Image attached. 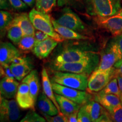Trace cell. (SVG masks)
<instances>
[{
  "label": "cell",
  "mask_w": 122,
  "mask_h": 122,
  "mask_svg": "<svg viewBox=\"0 0 122 122\" xmlns=\"http://www.w3.org/2000/svg\"><path fill=\"white\" fill-rule=\"evenodd\" d=\"M100 60V54L86 42L72 44L64 46L54 55L50 63H62L70 62Z\"/></svg>",
  "instance_id": "cell-1"
},
{
  "label": "cell",
  "mask_w": 122,
  "mask_h": 122,
  "mask_svg": "<svg viewBox=\"0 0 122 122\" xmlns=\"http://www.w3.org/2000/svg\"><path fill=\"white\" fill-rule=\"evenodd\" d=\"M50 71V79L51 83L81 91H85L87 89L89 77L87 75L52 70Z\"/></svg>",
  "instance_id": "cell-2"
},
{
  "label": "cell",
  "mask_w": 122,
  "mask_h": 122,
  "mask_svg": "<svg viewBox=\"0 0 122 122\" xmlns=\"http://www.w3.org/2000/svg\"><path fill=\"white\" fill-rule=\"evenodd\" d=\"M29 17L35 29L44 32L58 42H62L65 40V39L55 30L52 20L48 14L33 9L29 13Z\"/></svg>",
  "instance_id": "cell-3"
},
{
  "label": "cell",
  "mask_w": 122,
  "mask_h": 122,
  "mask_svg": "<svg viewBox=\"0 0 122 122\" xmlns=\"http://www.w3.org/2000/svg\"><path fill=\"white\" fill-rule=\"evenodd\" d=\"M100 60L70 62L62 63H49V68L52 71L69 72L90 76L98 67Z\"/></svg>",
  "instance_id": "cell-4"
},
{
  "label": "cell",
  "mask_w": 122,
  "mask_h": 122,
  "mask_svg": "<svg viewBox=\"0 0 122 122\" xmlns=\"http://www.w3.org/2000/svg\"><path fill=\"white\" fill-rule=\"evenodd\" d=\"M122 9L121 0H88V11L100 17L110 16Z\"/></svg>",
  "instance_id": "cell-5"
},
{
  "label": "cell",
  "mask_w": 122,
  "mask_h": 122,
  "mask_svg": "<svg viewBox=\"0 0 122 122\" xmlns=\"http://www.w3.org/2000/svg\"><path fill=\"white\" fill-rule=\"evenodd\" d=\"M115 68L113 67L108 70H94L88 79V91L92 93H98L101 91L111 79L117 76Z\"/></svg>",
  "instance_id": "cell-6"
},
{
  "label": "cell",
  "mask_w": 122,
  "mask_h": 122,
  "mask_svg": "<svg viewBox=\"0 0 122 122\" xmlns=\"http://www.w3.org/2000/svg\"><path fill=\"white\" fill-rule=\"evenodd\" d=\"M121 59L115 38L109 42L100 54V61L97 69L108 70L113 68Z\"/></svg>",
  "instance_id": "cell-7"
},
{
  "label": "cell",
  "mask_w": 122,
  "mask_h": 122,
  "mask_svg": "<svg viewBox=\"0 0 122 122\" xmlns=\"http://www.w3.org/2000/svg\"><path fill=\"white\" fill-rule=\"evenodd\" d=\"M21 117L20 106L14 99L0 98V122H19Z\"/></svg>",
  "instance_id": "cell-8"
},
{
  "label": "cell",
  "mask_w": 122,
  "mask_h": 122,
  "mask_svg": "<svg viewBox=\"0 0 122 122\" xmlns=\"http://www.w3.org/2000/svg\"><path fill=\"white\" fill-rule=\"evenodd\" d=\"M52 87L55 93L63 96L81 106L92 100V96L84 91L74 89L54 83H52Z\"/></svg>",
  "instance_id": "cell-9"
},
{
  "label": "cell",
  "mask_w": 122,
  "mask_h": 122,
  "mask_svg": "<svg viewBox=\"0 0 122 122\" xmlns=\"http://www.w3.org/2000/svg\"><path fill=\"white\" fill-rule=\"evenodd\" d=\"M55 21L61 25L71 29L79 33L84 31L86 29L84 23L77 14L68 7L64 9L61 16Z\"/></svg>",
  "instance_id": "cell-10"
},
{
  "label": "cell",
  "mask_w": 122,
  "mask_h": 122,
  "mask_svg": "<svg viewBox=\"0 0 122 122\" xmlns=\"http://www.w3.org/2000/svg\"><path fill=\"white\" fill-rule=\"evenodd\" d=\"M97 23L100 27L110 32L114 36L122 33V9L115 15L106 17L97 16Z\"/></svg>",
  "instance_id": "cell-11"
},
{
  "label": "cell",
  "mask_w": 122,
  "mask_h": 122,
  "mask_svg": "<svg viewBox=\"0 0 122 122\" xmlns=\"http://www.w3.org/2000/svg\"><path fill=\"white\" fill-rule=\"evenodd\" d=\"M16 100L20 107L23 109H30L34 111L35 101L30 94V88L27 84L22 83L19 85Z\"/></svg>",
  "instance_id": "cell-12"
},
{
  "label": "cell",
  "mask_w": 122,
  "mask_h": 122,
  "mask_svg": "<svg viewBox=\"0 0 122 122\" xmlns=\"http://www.w3.org/2000/svg\"><path fill=\"white\" fill-rule=\"evenodd\" d=\"M57 41L49 37L45 40L36 42L32 52L38 58L43 59L48 57L58 45Z\"/></svg>",
  "instance_id": "cell-13"
},
{
  "label": "cell",
  "mask_w": 122,
  "mask_h": 122,
  "mask_svg": "<svg viewBox=\"0 0 122 122\" xmlns=\"http://www.w3.org/2000/svg\"><path fill=\"white\" fill-rule=\"evenodd\" d=\"M18 56H20V53L14 45L10 42H1L0 45L1 66L10 65L13 59Z\"/></svg>",
  "instance_id": "cell-14"
},
{
  "label": "cell",
  "mask_w": 122,
  "mask_h": 122,
  "mask_svg": "<svg viewBox=\"0 0 122 122\" xmlns=\"http://www.w3.org/2000/svg\"><path fill=\"white\" fill-rule=\"evenodd\" d=\"M19 85L15 79L6 76L2 77L0 82L1 96L7 99H13L16 96Z\"/></svg>",
  "instance_id": "cell-15"
},
{
  "label": "cell",
  "mask_w": 122,
  "mask_h": 122,
  "mask_svg": "<svg viewBox=\"0 0 122 122\" xmlns=\"http://www.w3.org/2000/svg\"><path fill=\"white\" fill-rule=\"evenodd\" d=\"M37 105L42 114L55 116L60 113L53 102L46 95L44 92L40 93L38 96Z\"/></svg>",
  "instance_id": "cell-16"
},
{
  "label": "cell",
  "mask_w": 122,
  "mask_h": 122,
  "mask_svg": "<svg viewBox=\"0 0 122 122\" xmlns=\"http://www.w3.org/2000/svg\"><path fill=\"white\" fill-rule=\"evenodd\" d=\"M94 100L98 102L109 112H110L115 107L122 104L121 98L112 94H101L97 93Z\"/></svg>",
  "instance_id": "cell-17"
},
{
  "label": "cell",
  "mask_w": 122,
  "mask_h": 122,
  "mask_svg": "<svg viewBox=\"0 0 122 122\" xmlns=\"http://www.w3.org/2000/svg\"><path fill=\"white\" fill-rule=\"evenodd\" d=\"M11 24L18 25L23 30L24 36H35V28L33 25L27 13H20L16 14Z\"/></svg>",
  "instance_id": "cell-18"
},
{
  "label": "cell",
  "mask_w": 122,
  "mask_h": 122,
  "mask_svg": "<svg viewBox=\"0 0 122 122\" xmlns=\"http://www.w3.org/2000/svg\"><path fill=\"white\" fill-rule=\"evenodd\" d=\"M55 96L60 107L61 112L64 115L67 117L71 114L79 112L81 107L80 105L60 94L55 93Z\"/></svg>",
  "instance_id": "cell-19"
},
{
  "label": "cell",
  "mask_w": 122,
  "mask_h": 122,
  "mask_svg": "<svg viewBox=\"0 0 122 122\" xmlns=\"http://www.w3.org/2000/svg\"><path fill=\"white\" fill-rule=\"evenodd\" d=\"M22 83L28 85L30 91L35 102L37 101L40 91V82L37 70H33L22 80Z\"/></svg>",
  "instance_id": "cell-20"
},
{
  "label": "cell",
  "mask_w": 122,
  "mask_h": 122,
  "mask_svg": "<svg viewBox=\"0 0 122 122\" xmlns=\"http://www.w3.org/2000/svg\"><path fill=\"white\" fill-rule=\"evenodd\" d=\"M52 23L54 30L62 36L64 39L68 40H85L89 39V37L81 33L75 31L67 27L61 25L57 23L55 20H52Z\"/></svg>",
  "instance_id": "cell-21"
},
{
  "label": "cell",
  "mask_w": 122,
  "mask_h": 122,
  "mask_svg": "<svg viewBox=\"0 0 122 122\" xmlns=\"http://www.w3.org/2000/svg\"><path fill=\"white\" fill-rule=\"evenodd\" d=\"M81 107L89 115L92 122L97 119L107 111L98 102L96 101L95 100L89 101Z\"/></svg>",
  "instance_id": "cell-22"
},
{
  "label": "cell",
  "mask_w": 122,
  "mask_h": 122,
  "mask_svg": "<svg viewBox=\"0 0 122 122\" xmlns=\"http://www.w3.org/2000/svg\"><path fill=\"white\" fill-rule=\"evenodd\" d=\"M41 80H42V85L43 92L53 102L54 105L57 107L59 111L61 112L60 107L58 103L57 102V101L56 98L55 93H54L52 87V83H51L50 79L49 76V75L47 72L45 68H43L41 71Z\"/></svg>",
  "instance_id": "cell-23"
},
{
  "label": "cell",
  "mask_w": 122,
  "mask_h": 122,
  "mask_svg": "<svg viewBox=\"0 0 122 122\" xmlns=\"http://www.w3.org/2000/svg\"><path fill=\"white\" fill-rule=\"evenodd\" d=\"M10 68L14 75L16 80L21 81L32 71L33 66L30 62L24 63L10 64Z\"/></svg>",
  "instance_id": "cell-24"
},
{
  "label": "cell",
  "mask_w": 122,
  "mask_h": 122,
  "mask_svg": "<svg viewBox=\"0 0 122 122\" xmlns=\"http://www.w3.org/2000/svg\"><path fill=\"white\" fill-rule=\"evenodd\" d=\"M7 37L14 44H18L24 36L23 30L20 27L15 24H11L7 29Z\"/></svg>",
  "instance_id": "cell-25"
},
{
  "label": "cell",
  "mask_w": 122,
  "mask_h": 122,
  "mask_svg": "<svg viewBox=\"0 0 122 122\" xmlns=\"http://www.w3.org/2000/svg\"><path fill=\"white\" fill-rule=\"evenodd\" d=\"M14 18L9 12L4 10L0 11V30L1 36L4 35L7 29L10 26Z\"/></svg>",
  "instance_id": "cell-26"
},
{
  "label": "cell",
  "mask_w": 122,
  "mask_h": 122,
  "mask_svg": "<svg viewBox=\"0 0 122 122\" xmlns=\"http://www.w3.org/2000/svg\"><path fill=\"white\" fill-rule=\"evenodd\" d=\"M57 5V0H36V8L38 11L45 14L50 13Z\"/></svg>",
  "instance_id": "cell-27"
},
{
  "label": "cell",
  "mask_w": 122,
  "mask_h": 122,
  "mask_svg": "<svg viewBox=\"0 0 122 122\" xmlns=\"http://www.w3.org/2000/svg\"><path fill=\"white\" fill-rule=\"evenodd\" d=\"M100 93L101 94H112L118 96L120 98H122L120 91L119 88L118 79L117 76L114 77L110 81L109 83L103 89L100 91Z\"/></svg>",
  "instance_id": "cell-28"
},
{
  "label": "cell",
  "mask_w": 122,
  "mask_h": 122,
  "mask_svg": "<svg viewBox=\"0 0 122 122\" xmlns=\"http://www.w3.org/2000/svg\"><path fill=\"white\" fill-rule=\"evenodd\" d=\"M36 41L35 36H24L18 44V48L23 51L32 50Z\"/></svg>",
  "instance_id": "cell-29"
},
{
  "label": "cell",
  "mask_w": 122,
  "mask_h": 122,
  "mask_svg": "<svg viewBox=\"0 0 122 122\" xmlns=\"http://www.w3.org/2000/svg\"><path fill=\"white\" fill-rule=\"evenodd\" d=\"M43 117L48 122H69L67 117L62 112L55 116H49L46 114H43Z\"/></svg>",
  "instance_id": "cell-30"
},
{
  "label": "cell",
  "mask_w": 122,
  "mask_h": 122,
  "mask_svg": "<svg viewBox=\"0 0 122 122\" xmlns=\"http://www.w3.org/2000/svg\"><path fill=\"white\" fill-rule=\"evenodd\" d=\"M114 122H122V103L109 112Z\"/></svg>",
  "instance_id": "cell-31"
},
{
  "label": "cell",
  "mask_w": 122,
  "mask_h": 122,
  "mask_svg": "<svg viewBox=\"0 0 122 122\" xmlns=\"http://www.w3.org/2000/svg\"><path fill=\"white\" fill-rule=\"evenodd\" d=\"M77 118L78 122H93L91 117L81 106L77 113Z\"/></svg>",
  "instance_id": "cell-32"
},
{
  "label": "cell",
  "mask_w": 122,
  "mask_h": 122,
  "mask_svg": "<svg viewBox=\"0 0 122 122\" xmlns=\"http://www.w3.org/2000/svg\"><path fill=\"white\" fill-rule=\"evenodd\" d=\"M1 77L2 76V77L6 76L9 78L16 80V78H15L14 75L12 72L9 65L1 66Z\"/></svg>",
  "instance_id": "cell-33"
},
{
  "label": "cell",
  "mask_w": 122,
  "mask_h": 122,
  "mask_svg": "<svg viewBox=\"0 0 122 122\" xmlns=\"http://www.w3.org/2000/svg\"><path fill=\"white\" fill-rule=\"evenodd\" d=\"M11 6L15 10H22L27 8V5L22 0H9Z\"/></svg>",
  "instance_id": "cell-34"
},
{
  "label": "cell",
  "mask_w": 122,
  "mask_h": 122,
  "mask_svg": "<svg viewBox=\"0 0 122 122\" xmlns=\"http://www.w3.org/2000/svg\"><path fill=\"white\" fill-rule=\"evenodd\" d=\"M114 38H115V41L117 42V45H118L120 57H121V59H120L119 62H118V63L114 66V67L115 68H118L122 64V33L118 35V36H115Z\"/></svg>",
  "instance_id": "cell-35"
},
{
  "label": "cell",
  "mask_w": 122,
  "mask_h": 122,
  "mask_svg": "<svg viewBox=\"0 0 122 122\" xmlns=\"http://www.w3.org/2000/svg\"><path fill=\"white\" fill-rule=\"evenodd\" d=\"M30 122H48L44 117L40 116L33 110L28 112Z\"/></svg>",
  "instance_id": "cell-36"
},
{
  "label": "cell",
  "mask_w": 122,
  "mask_h": 122,
  "mask_svg": "<svg viewBox=\"0 0 122 122\" xmlns=\"http://www.w3.org/2000/svg\"><path fill=\"white\" fill-rule=\"evenodd\" d=\"M35 39H36V42H37L45 40L48 39V38H49L50 37L48 34L44 33V32L37 30L35 32Z\"/></svg>",
  "instance_id": "cell-37"
},
{
  "label": "cell",
  "mask_w": 122,
  "mask_h": 122,
  "mask_svg": "<svg viewBox=\"0 0 122 122\" xmlns=\"http://www.w3.org/2000/svg\"><path fill=\"white\" fill-rule=\"evenodd\" d=\"M93 122H114L113 120L111 118V116L110 115L107 111H106L104 114H102L100 117L94 120Z\"/></svg>",
  "instance_id": "cell-38"
},
{
  "label": "cell",
  "mask_w": 122,
  "mask_h": 122,
  "mask_svg": "<svg viewBox=\"0 0 122 122\" xmlns=\"http://www.w3.org/2000/svg\"><path fill=\"white\" fill-rule=\"evenodd\" d=\"M30 61V59L28 58H25L22 57V56H18V57H15L12 61L11 64H19V63H26Z\"/></svg>",
  "instance_id": "cell-39"
},
{
  "label": "cell",
  "mask_w": 122,
  "mask_h": 122,
  "mask_svg": "<svg viewBox=\"0 0 122 122\" xmlns=\"http://www.w3.org/2000/svg\"><path fill=\"white\" fill-rule=\"evenodd\" d=\"M76 0H57V5L59 7L72 4Z\"/></svg>",
  "instance_id": "cell-40"
},
{
  "label": "cell",
  "mask_w": 122,
  "mask_h": 122,
  "mask_svg": "<svg viewBox=\"0 0 122 122\" xmlns=\"http://www.w3.org/2000/svg\"><path fill=\"white\" fill-rule=\"evenodd\" d=\"M10 6L9 0H0V7L2 10L9 9Z\"/></svg>",
  "instance_id": "cell-41"
},
{
  "label": "cell",
  "mask_w": 122,
  "mask_h": 122,
  "mask_svg": "<svg viewBox=\"0 0 122 122\" xmlns=\"http://www.w3.org/2000/svg\"><path fill=\"white\" fill-rule=\"evenodd\" d=\"M77 113H78V112H75V113H74L67 116V118L68 119V120H69V122H78L77 118Z\"/></svg>",
  "instance_id": "cell-42"
},
{
  "label": "cell",
  "mask_w": 122,
  "mask_h": 122,
  "mask_svg": "<svg viewBox=\"0 0 122 122\" xmlns=\"http://www.w3.org/2000/svg\"><path fill=\"white\" fill-rule=\"evenodd\" d=\"M117 79H118L119 88L120 94H121V97H122L121 100H122V76L119 75H117Z\"/></svg>",
  "instance_id": "cell-43"
},
{
  "label": "cell",
  "mask_w": 122,
  "mask_h": 122,
  "mask_svg": "<svg viewBox=\"0 0 122 122\" xmlns=\"http://www.w3.org/2000/svg\"><path fill=\"white\" fill-rule=\"evenodd\" d=\"M22 1L30 7H32L35 2L36 1V0H22Z\"/></svg>",
  "instance_id": "cell-44"
},
{
  "label": "cell",
  "mask_w": 122,
  "mask_h": 122,
  "mask_svg": "<svg viewBox=\"0 0 122 122\" xmlns=\"http://www.w3.org/2000/svg\"><path fill=\"white\" fill-rule=\"evenodd\" d=\"M19 122H30L28 112L27 114V115L25 116V117H24L23 119H22Z\"/></svg>",
  "instance_id": "cell-45"
},
{
  "label": "cell",
  "mask_w": 122,
  "mask_h": 122,
  "mask_svg": "<svg viewBox=\"0 0 122 122\" xmlns=\"http://www.w3.org/2000/svg\"><path fill=\"white\" fill-rule=\"evenodd\" d=\"M116 72H117V75L122 76V64L118 68H116Z\"/></svg>",
  "instance_id": "cell-46"
}]
</instances>
